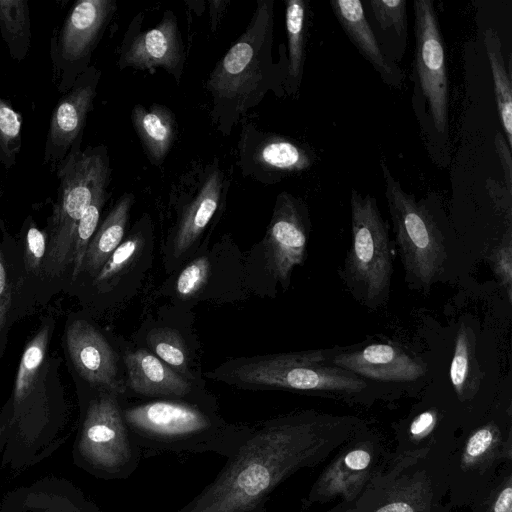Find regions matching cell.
Returning <instances> with one entry per match:
<instances>
[{
	"label": "cell",
	"instance_id": "1",
	"mask_svg": "<svg viewBox=\"0 0 512 512\" xmlns=\"http://www.w3.org/2000/svg\"><path fill=\"white\" fill-rule=\"evenodd\" d=\"M364 423L316 411L269 421L251 430L215 479L177 512H263L284 480L326 460Z\"/></svg>",
	"mask_w": 512,
	"mask_h": 512
},
{
	"label": "cell",
	"instance_id": "2",
	"mask_svg": "<svg viewBox=\"0 0 512 512\" xmlns=\"http://www.w3.org/2000/svg\"><path fill=\"white\" fill-rule=\"evenodd\" d=\"M274 1L258 0L245 31L217 62L206 82L211 116L229 136L234 125L269 92L285 88L287 59L273 62Z\"/></svg>",
	"mask_w": 512,
	"mask_h": 512
},
{
	"label": "cell",
	"instance_id": "3",
	"mask_svg": "<svg viewBox=\"0 0 512 512\" xmlns=\"http://www.w3.org/2000/svg\"><path fill=\"white\" fill-rule=\"evenodd\" d=\"M81 140L58 166L60 185L57 201L44 228L47 249L40 306L71 283L73 244L78 222L99 189L110 180L109 156L105 146L80 149Z\"/></svg>",
	"mask_w": 512,
	"mask_h": 512
},
{
	"label": "cell",
	"instance_id": "4",
	"mask_svg": "<svg viewBox=\"0 0 512 512\" xmlns=\"http://www.w3.org/2000/svg\"><path fill=\"white\" fill-rule=\"evenodd\" d=\"M141 452L214 453L229 458L251 430L216 420L196 405L157 400L123 410Z\"/></svg>",
	"mask_w": 512,
	"mask_h": 512
},
{
	"label": "cell",
	"instance_id": "5",
	"mask_svg": "<svg viewBox=\"0 0 512 512\" xmlns=\"http://www.w3.org/2000/svg\"><path fill=\"white\" fill-rule=\"evenodd\" d=\"M330 349L254 357L214 371V377L238 386L285 389L351 402L368 403L372 385L329 362Z\"/></svg>",
	"mask_w": 512,
	"mask_h": 512
},
{
	"label": "cell",
	"instance_id": "6",
	"mask_svg": "<svg viewBox=\"0 0 512 512\" xmlns=\"http://www.w3.org/2000/svg\"><path fill=\"white\" fill-rule=\"evenodd\" d=\"M447 456L435 450L392 452L357 496L327 512H441L449 507L443 502Z\"/></svg>",
	"mask_w": 512,
	"mask_h": 512
},
{
	"label": "cell",
	"instance_id": "7",
	"mask_svg": "<svg viewBox=\"0 0 512 512\" xmlns=\"http://www.w3.org/2000/svg\"><path fill=\"white\" fill-rule=\"evenodd\" d=\"M380 168L405 281L411 289L428 292L448 275V237L428 207L402 188L384 158Z\"/></svg>",
	"mask_w": 512,
	"mask_h": 512
},
{
	"label": "cell",
	"instance_id": "8",
	"mask_svg": "<svg viewBox=\"0 0 512 512\" xmlns=\"http://www.w3.org/2000/svg\"><path fill=\"white\" fill-rule=\"evenodd\" d=\"M413 8V107L431 157L445 165L449 153V81L443 37L431 0H415Z\"/></svg>",
	"mask_w": 512,
	"mask_h": 512
},
{
	"label": "cell",
	"instance_id": "9",
	"mask_svg": "<svg viewBox=\"0 0 512 512\" xmlns=\"http://www.w3.org/2000/svg\"><path fill=\"white\" fill-rule=\"evenodd\" d=\"M509 462H512L511 408L492 406L477 422L461 430L447 456L448 506H471Z\"/></svg>",
	"mask_w": 512,
	"mask_h": 512
},
{
	"label": "cell",
	"instance_id": "10",
	"mask_svg": "<svg viewBox=\"0 0 512 512\" xmlns=\"http://www.w3.org/2000/svg\"><path fill=\"white\" fill-rule=\"evenodd\" d=\"M351 234L340 277L352 297L370 310L385 307L393 276L389 226L376 199L351 190Z\"/></svg>",
	"mask_w": 512,
	"mask_h": 512
},
{
	"label": "cell",
	"instance_id": "11",
	"mask_svg": "<svg viewBox=\"0 0 512 512\" xmlns=\"http://www.w3.org/2000/svg\"><path fill=\"white\" fill-rule=\"evenodd\" d=\"M78 391L88 392L79 442L85 462L101 476L129 477L137 469L142 452L126 425L119 395Z\"/></svg>",
	"mask_w": 512,
	"mask_h": 512
},
{
	"label": "cell",
	"instance_id": "12",
	"mask_svg": "<svg viewBox=\"0 0 512 512\" xmlns=\"http://www.w3.org/2000/svg\"><path fill=\"white\" fill-rule=\"evenodd\" d=\"M390 454L380 435L364 423L337 449L303 500V508L336 498L353 499Z\"/></svg>",
	"mask_w": 512,
	"mask_h": 512
},
{
	"label": "cell",
	"instance_id": "13",
	"mask_svg": "<svg viewBox=\"0 0 512 512\" xmlns=\"http://www.w3.org/2000/svg\"><path fill=\"white\" fill-rule=\"evenodd\" d=\"M61 347L77 390L125 392L119 378L117 354L96 324L79 312H71L61 335Z\"/></svg>",
	"mask_w": 512,
	"mask_h": 512
},
{
	"label": "cell",
	"instance_id": "14",
	"mask_svg": "<svg viewBox=\"0 0 512 512\" xmlns=\"http://www.w3.org/2000/svg\"><path fill=\"white\" fill-rule=\"evenodd\" d=\"M238 165L243 176L265 185L309 170L316 161L314 151L292 138L243 126L238 142Z\"/></svg>",
	"mask_w": 512,
	"mask_h": 512
},
{
	"label": "cell",
	"instance_id": "15",
	"mask_svg": "<svg viewBox=\"0 0 512 512\" xmlns=\"http://www.w3.org/2000/svg\"><path fill=\"white\" fill-rule=\"evenodd\" d=\"M329 362L379 385L409 387L428 373L423 358L392 342H367L351 348H330Z\"/></svg>",
	"mask_w": 512,
	"mask_h": 512
},
{
	"label": "cell",
	"instance_id": "16",
	"mask_svg": "<svg viewBox=\"0 0 512 512\" xmlns=\"http://www.w3.org/2000/svg\"><path fill=\"white\" fill-rule=\"evenodd\" d=\"M310 229L306 203L288 192H281L267 227L264 252L271 275L285 289L293 269L305 261Z\"/></svg>",
	"mask_w": 512,
	"mask_h": 512
},
{
	"label": "cell",
	"instance_id": "17",
	"mask_svg": "<svg viewBox=\"0 0 512 512\" xmlns=\"http://www.w3.org/2000/svg\"><path fill=\"white\" fill-rule=\"evenodd\" d=\"M464 424L454 404L427 397L393 425L397 455L435 450L449 454Z\"/></svg>",
	"mask_w": 512,
	"mask_h": 512
},
{
	"label": "cell",
	"instance_id": "18",
	"mask_svg": "<svg viewBox=\"0 0 512 512\" xmlns=\"http://www.w3.org/2000/svg\"><path fill=\"white\" fill-rule=\"evenodd\" d=\"M174 238L173 252L182 256L199 239L225 199L229 180L215 158L188 175Z\"/></svg>",
	"mask_w": 512,
	"mask_h": 512
},
{
	"label": "cell",
	"instance_id": "19",
	"mask_svg": "<svg viewBox=\"0 0 512 512\" xmlns=\"http://www.w3.org/2000/svg\"><path fill=\"white\" fill-rule=\"evenodd\" d=\"M130 29H132L130 27ZM128 30L120 49V69L132 67L154 71L162 68L179 83L184 62V45L177 19L167 10L160 22L146 31Z\"/></svg>",
	"mask_w": 512,
	"mask_h": 512
},
{
	"label": "cell",
	"instance_id": "20",
	"mask_svg": "<svg viewBox=\"0 0 512 512\" xmlns=\"http://www.w3.org/2000/svg\"><path fill=\"white\" fill-rule=\"evenodd\" d=\"M100 72L90 67L55 107L47 134L45 160L61 163L68 150L82 138L87 115L92 109Z\"/></svg>",
	"mask_w": 512,
	"mask_h": 512
},
{
	"label": "cell",
	"instance_id": "21",
	"mask_svg": "<svg viewBox=\"0 0 512 512\" xmlns=\"http://www.w3.org/2000/svg\"><path fill=\"white\" fill-rule=\"evenodd\" d=\"M117 9L114 0L77 1L60 31L57 56L67 67L86 65Z\"/></svg>",
	"mask_w": 512,
	"mask_h": 512
},
{
	"label": "cell",
	"instance_id": "22",
	"mask_svg": "<svg viewBox=\"0 0 512 512\" xmlns=\"http://www.w3.org/2000/svg\"><path fill=\"white\" fill-rule=\"evenodd\" d=\"M3 237L9 248L19 295L30 315L40 306L41 302L47 249L46 232L37 226L31 216H28L24 220L17 238L12 237L5 230H3Z\"/></svg>",
	"mask_w": 512,
	"mask_h": 512
},
{
	"label": "cell",
	"instance_id": "23",
	"mask_svg": "<svg viewBox=\"0 0 512 512\" xmlns=\"http://www.w3.org/2000/svg\"><path fill=\"white\" fill-rule=\"evenodd\" d=\"M331 9L344 33L371 64L383 82L401 87L403 71L383 52L359 0H330Z\"/></svg>",
	"mask_w": 512,
	"mask_h": 512
},
{
	"label": "cell",
	"instance_id": "24",
	"mask_svg": "<svg viewBox=\"0 0 512 512\" xmlns=\"http://www.w3.org/2000/svg\"><path fill=\"white\" fill-rule=\"evenodd\" d=\"M480 377V364L476 357V335L472 326L462 321L458 325L454 340L449 380L456 400V409L464 423L463 429L477 422L471 404L479 392Z\"/></svg>",
	"mask_w": 512,
	"mask_h": 512
},
{
	"label": "cell",
	"instance_id": "25",
	"mask_svg": "<svg viewBox=\"0 0 512 512\" xmlns=\"http://www.w3.org/2000/svg\"><path fill=\"white\" fill-rule=\"evenodd\" d=\"M135 197L123 194L90 240L75 279L63 293L70 294L89 282L121 244Z\"/></svg>",
	"mask_w": 512,
	"mask_h": 512
},
{
	"label": "cell",
	"instance_id": "26",
	"mask_svg": "<svg viewBox=\"0 0 512 512\" xmlns=\"http://www.w3.org/2000/svg\"><path fill=\"white\" fill-rule=\"evenodd\" d=\"M129 387L145 396L184 397L191 384L154 354L139 349L125 355Z\"/></svg>",
	"mask_w": 512,
	"mask_h": 512
},
{
	"label": "cell",
	"instance_id": "27",
	"mask_svg": "<svg viewBox=\"0 0 512 512\" xmlns=\"http://www.w3.org/2000/svg\"><path fill=\"white\" fill-rule=\"evenodd\" d=\"M131 122L151 164L160 166L177 137L175 114L167 106L153 103L149 107L136 104Z\"/></svg>",
	"mask_w": 512,
	"mask_h": 512
},
{
	"label": "cell",
	"instance_id": "28",
	"mask_svg": "<svg viewBox=\"0 0 512 512\" xmlns=\"http://www.w3.org/2000/svg\"><path fill=\"white\" fill-rule=\"evenodd\" d=\"M144 236L137 230L126 238L111 254L99 272L85 285L69 295L77 297L81 302L88 301L92 296H101L111 292L121 276L137 257L143 247Z\"/></svg>",
	"mask_w": 512,
	"mask_h": 512
},
{
	"label": "cell",
	"instance_id": "29",
	"mask_svg": "<svg viewBox=\"0 0 512 512\" xmlns=\"http://www.w3.org/2000/svg\"><path fill=\"white\" fill-rule=\"evenodd\" d=\"M307 13L306 1L289 0L286 2L287 77L285 88L289 93H295L302 80L306 57Z\"/></svg>",
	"mask_w": 512,
	"mask_h": 512
},
{
	"label": "cell",
	"instance_id": "30",
	"mask_svg": "<svg viewBox=\"0 0 512 512\" xmlns=\"http://www.w3.org/2000/svg\"><path fill=\"white\" fill-rule=\"evenodd\" d=\"M18 291L9 248L4 237L0 241V359L4 356L14 324L28 316Z\"/></svg>",
	"mask_w": 512,
	"mask_h": 512
},
{
	"label": "cell",
	"instance_id": "31",
	"mask_svg": "<svg viewBox=\"0 0 512 512\" xmlns=\"http://www.w3.org/2000/svg\"><path fill=\"white\" fill-rule=\"evenodd\" d=\"M484 44L490 63L498 115L508 146H512V86L511 73L506 70L502 45L497 31L484 32Z\"/></svg>",
	"mask_w": 512,
	"mask_h": 512
},
{
	"label": "cell",
	"instance_id": "32",
	"mask_svg": "<svg viewBox=\"0 0 512 512\" xmlns=\"http://www.w3.org/2000/svg\"><path fill=\"white\" fill-rule=\"evenodd\" d=\"M0 28L11 54L23 57L30 42L27 1L0 0Z\"/></svg>",
	"mask_w": 512,
	"mask_h": 512
},
{
	"label": "cell",
	"instance_id": "33",
	"mask_svg": "<svg viewBox=\"0 0 512 512\" xmlns=\"http://www.w3.org/2000/svg\"><path fill=\"white\" fill-rule=\"evenodd\" d=\"M107 187H103L98 190L78 222L73 244V268L71 282L75 279L88 244L99 226L101 212L108 196Z\"/></svg>",
	"mask_w": 512,
	"mask_h": 512
},
{
	"label": "cell",
	"instance_id": "34",
	"mask_svg": "<svg viewBox=\"0 0 512 512\" xmlns=\"http://www.w3.org/2000/svg\"><path fill=\"white\" fill-rule=\"evenodd\" d=\"M470 507L473 512H512V462L501 468L490 486Z\"/></svg>",
	"mask_w": 512,
	"mask_h": 512
},
{
	"label": "cell",
	"instance_id": "35",
	"mask_svg": "<svg viewBox=\"0 0 512 512\" xmlns=\"http://www.w3.org/2000/svg\"><path fill=\"white\" fill-rule=\"evenodd\" d=\"M147 342L165 364L179 371L187 369V350L178 331L170 328L154 329L148 334Z\"/></svg>",
	"mask_w": 512,
	"mask_h": 512
},
{
	"label": "cell",
	"instance_id": "36",
	"mask_svg": "<svg viewBox=\"0 0 512 512\" xmlns=\"http://www.w3.org/2000/svg\"><path fill=\"white\" fill-rule=\"evenodd\" d=\"M405 0H370L371 14L382 32L394 33L405 46L407 36V14Z\"/></svg>",
	"mask_w": 512,
	"mask_h": 512
},
{
	"label": "cell",
	"instance_id": "37",
	"mask_svg": "<svg viewBox=\"0 0 512 512\" xmlns=\"http://www.w3.org/2000/svg\"><path fill=\"white\" fill-rule=\"evenodd\" d=\"M21 117L0 97V161L11 167L21 145Z\"/></svg>",
	"mask_w": 512,
	"mask_h": 512
},
{
	"label": "cell",
	"instance_id": "38",
	"mask_svg": "<svg viewBox=\"0 0 512 512\" xmlns=\"http://www.w3.org/2000/svg\"><path fill=\"white\" fill-rule=\"evenodd\" d=\"M488 260L509 303L512 300V227L507 226L503 236L490 250Z\"/></svg>",
	"mask_w": 512,
	"mask_h": 512
},
{
	"label": "cell",
	"instance_id": "39",
	"mask_svg": "<svg viewBox=\"0 0 512 512\" xmlns=\"http://www.w3.org/2000/svg\"><path fill=\"white\" fill-rule=\"evenodd\" d=\"M208 272L209 260L207 257H199L189 263L177 278V293L185 298L193 296L206 283Z\"/></svg>",
	"mask_w": 512,
	"mask_h": 512
},
{
	"label": "cell",
	"instance_id": "40",
	"mask_svg": "<svg viewBox=\"0 0 512 512\" xmlns=\"http://www.w3.org/2000/svg\"><path fill=\"white\" fill-rule=\"evenodd\" d=\"M495 149L498 155L501 167L504 173V184L512 190V159L511 148L508 146L502 133L497 132L495 135Z\"/></svg>",
	"mask_w": 512,
	"mask_h": 512
},
{
	"label": "cell",
	"instance_id": "41",
	"mask_svg": "<svg viewBox=\"0 0 512 512\" xmlns=\"http://www.w3.org/2000/svg\"><path fill=\"white\" fill-rule=\"evenodd\" d=\"M487 189L489 195L496 207L503 209L507 217L511 220V191L505 184L500 185L499 182H493L491 179L487 180Z\"/></svg>",
	"mask_w": 512,
	"mask_h": 512
},
{
	"label": "cell",
	"instance_id": "42",
	"mask_svg": "<svg viewBox=\"0 0 512 512\" xmlns=\"http://www.w3.org/2000/svg\"><path fill=\"white\" fill-rule=\"evenodd\" d=\"M450 509H451L450 507H447V508H445V509H444L443 511H441V512H449V510H450Z\"/></svg>",
	"mask_w": 512,
	"mask_h": 512
}]
</instances>
